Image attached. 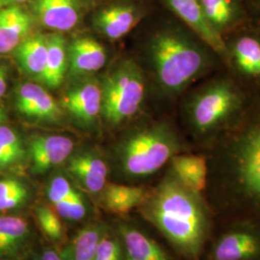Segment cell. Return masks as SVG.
<instances>
[{"instance_id":"21","label":"cell","mask_w":260,"mask_h":260,"mask_svg":"<svg viewBox=\"0 0 260 260\" xmlns=\"http://www.w3.org/2000/svg\"><path fill=\"white\" fill-rule=\"evenodd\" d=\"M148 192L141 186L106 184L101 194L103 206L109 212L117 215L129 213L143 204Z\"/></svg>"},{"instance_id":"16","label":"cell","mask_w":260,"mask_h":260,"mask_svg":"<svg viewBox=\"0 0 260 260\" xmlns=\"http://www.w3.org/2000/svg\"><path fill=\"white\" fill-rule=\"evenodd\" d=\"M31 18L19 6L0 10V54H7L26 39Z\"/></svg>"},{"instance_id":"14","label":"cell","mask_w":260,"mask_h":260,"mask_svg":"<svg viewBox=\"0 0 260 260\" xmlns=\"http://www.w3.org/2000/svg\"><path fill=\"white\" fill-rule=\"evenodd\" d=\"M17 108L26 118L39 121H58L61 111L55 100L37 84L25 83L19 87Z\"/></svg>"},{"instance_id":"30","label":"cell","mask_w":260,"mask_h":260,"mask_svg":"<svg viewBox=\"0 0 260 260\" xmlns=\"http://www.w3.org/2000/svg\"><path fill=\"white\" fill-rule=\"evenodd\" d=\"M94 260H124L123 245L116 229L112 230L108 226H103Z\"/></svg>"},{"instance_id":"18","label":"cell","mask_w":260,"mask_h":260,"mask_svg":"<svg viewBox=\"0 0 260 260\" xmlns=\"http://www.w3.org/2000/svg\"><path fill=\"white\" fill-rule=\"evenodd\" d=\"M35 12L46 27L66 32L78 22V9L74 0H37Z\"/></svg>"},{"instance_id":"4","label":"cell","mask_w":260,"mask_h":260,"mask_svg":"<svg viewBox=\"0 0 260 260\" xmlns=\"http://www.w3.org/2000/svg\"><path fill=\"white\" fill-rule=\"evenodd\" d=\"M244 98L229 78H217L192 93L186 105L189 126L200 139H213L228 129L244 109Z\"/></svg>"},{"instance_id":"24","label":"cell","mask_w":260,"mask_h":260,"mask_svg":"<svg viewBox=\"0 0 260 260\" xmlns=\"http://www.w3.org/2000/svg\"><path fill=\"white\" fill-rule=\"evenodd\" d=\"M237 70L243 75L260 77V40L253 36H241L236 39L230 51Z\"/></svg>"},{"instance_id":"15","label":"cell","mask_w":260,"mask_h":260,"mask_svg":"<svg viewBox=\"0 0 260 260\" xmlns=\"http://www.w3.org/2000/svg\"><path fill=\"white\" fill-rule=\"evenodd\" d=\"M33 231L26 218L0 216V260H13L27 249Z\"/></svg>"},{"instance_id":"33","label":"cell","mask_w":260,"mask_h":260,"mask_svg":"<svg viewBox=\"0 0 260 260\" xmlns=\"http://www.w3.org/2000/svg\"><path fill=\"white\" fill-rule=\"evenodd\" d=\"M27 0H0V7L8 6L11 4H17V3H22Z\"/></svg>"},{"instance_id":"11","label":"cell","mask_w":260,"mask_h":260,"mask_svg":"<svg viewBox=\"0 0 260 260\" xmlns=\"http://www.w3.org/2000/svg\"><path fill=\"white\" fill-rule=\"evenodd\" d=\"M75 142L63 135H41L33 138L29 145L32 172L45 175L60 166L73 154Z\"/></svg>"},{"instance_id":"23","label":"cell","mask_w":260,"mask_h":260,"mask_svg":"<svg viewBox=\"0 0 260 260\" xmlns=\"http://www.w3.org/2000/svg\"><path fill=\"white\" fill-rule=\"evenodd\" d=\"M17 48V59L23 71L42 80L47 64V37L38 35L27 38Z\"/></svg>"},{"instance_id":"28","label":"cell","mask_w":260,"mask_h":260,"mask_svg":"<svg viewBox=\"0 0 260 260\" xmlns=\"http://www.w3.org/2000/svg\"><path fill=\"white\" fill-rule=\"evenodd\" d=\"M24 153L25 149L17 132L6 125H0V170L19 163Z\"/></svg>"},{"instance_id":"19","label":"cell","mask_w":260,"mask_h":260,"mask_svg":"<svg viewBox=\"0 0 260 260\" xmlns=\"http://www.w3.org/2000/svg\"><path fill=\"white\" fill-rule=\"evenodd\" d=\"M107 60L104 47L92 38H78L70 47V69L75 75L94 73L103 69Z\"/></svg>"},{"instance_id":"34","label":"cell","mask_w":260,"mask_h":260,"mask_svg":"<svg viewBox=\"0 0 260 260\" xmlns=\"http://www.w3.org/2000/svg\"><path fill=\"white\" fill-rule=\"evenodd\" d=\"M5 118V111H4V107L0 104V122L4 120Z\"/></svg>"},{"instance_id":"31","label":"cell","mask_w":260,"mask_h":260,"mask_svg":"<svg viewBox=\"0 0 260 260\" xmlns=\"http://www.w3.org/2000/svg\"><path fill=\"white\" fill-rule=\"evenodd\" d=\"M30 260H63L60 251L51 246L41 245L31 255Z\"/></svg>"},{"instance_id":"9","label":"cell","mask_w":260,"mask_h":260,"mask_svg":"<svg viewBox=\"0 0 260 260\" xmlns=\"http://www.w3.org/2000/svg\"><path fill=\"white\" fill-rule=\"evenodd\" d=\"M68 172L78 186L92 196H101L106 186L108 167L93 150L76 151L68 159Z\"/></svg>"},{"instance_id":"22","label":"cell","mask_w":260,"mask_h":260,"mask_svg":"<svg viewBox=\"0 0 260 260\" xmlns=\"http://www.w3.org/2000/svg\"><path fill=\"white\" fill-rule=\"evenodd\" d=\"M104 224L90 223L80 229L60 251L63 260H94Z\"/></svg>"},{"instance_id":"2","label":"cell","mask_w":260,"mask_h":260,"mask_svg":"<svg viewBox=\"0 0 260 260\" xmlns=\"http://www.w3.org/2000/svg\"><path fill=\"white\" fill-rule=\"evenodd\" d=\"M216 174L225 199L260 214V102L242 110L223 132Z\"/></svg>"},{"instance_id":"32","label":"cell","mask_w":260,"mask_h":260,"mask_svg":"<svg viewBox=\"0 0 260 260\" xmlns=\"http://www.w3.org/2000/svg\"><path fill=\"white\" fill-rule=\"evenodd\" d=\"M7 90V79L6 74L2 68H0V98L4 95Z\"/></svg>"},{"instance_id":"10","label":"cell","mask_w":260,"mask_h":260,"mask_svg":"<svg viewBox=\"0 0 260 260\" xmlns=\"http://www.w3.org/2000/svg\"><path fill=\"white\" fill-rule=\"evenodd\" d=\"M173 10L198 37L210 47L214 52L223 58H230L222 34L219 33L206 19L200 0H166Z\"/></svg>"},{"instance_id":"25","label":"cell","mask_w":260,"mask_h":260,"mask_svg":"<svg viewBox=\"0 0 260 260\" xmlns=\"http://www.w3.org/2000/svg\"><path fill=\"white\" fill-rule=\"evenodd\" d=\"M47 57L42 81L49 88H57L63 83L65 76V41L62 36L54 34L47 37Z\"/></svg>"},{"instance_id":"1","label":"cell","mask_w":260,"mask_h":260,"mask_svg":"<svg viewBox=\"0 0 260 260\" xmlns=\"http://www.w3.org/2000/svg\"><path fill=\"white\" fill-rule=\"evenodd\" d=\"M139 207L145 219L178 253L188 260H198L211 229L203 196L183 185L170 170Z\"/></svg>"},{"instance_id":"8","label":"cell","mask_w":260,"mask_h":260,"mask_svg":"<svg viewBox=\"0 0 260 260\" xmlns=\"http://www.w3.org/2000/svg\"><path fill=\"white\" fill-rule=\"evenodd\" d=\"M47 204L63 221L78 223L87 219L92 206L83 190L75 180L58 174L51 177L46 187Z\"/></svg>"},{"instance_id":"13","label":"cell","mask_w":260,"mask_h":260,"mask_svg":"<svg viewBox=\"0 0 260 260\" xmlns=\"http://www.w3.org/2000/svg\"><path fill=\"white\" fill-rule=\"evenodd\" d=\"M62 105L75 119L90 124L102 111V87L94 81L78 84L65 93Z\"/></svg>"},{"instance_id":"27","label":"cell","mask_w":260,"mask_h":260,"mask_svg":"<svg viewBox=\"0 0 260 260\" xmlns=\"http://www.w3.org/2000/svg\"><path fill=\"white\" fill-rule=\"evenodd\" d=\"M200 2L206 19L219 33L230 27L235 19L236 10L233 0H200Z\"/></svg>"},{"instance_id":"17","label":"cell","mask_w":260,"mask_h":260,"mask_svg":"<svg viewBox=\"0 0 260 260\" xmlns=\"http://www.w3.org/2000/svg\"><path fill=\"white\" fill-rule=\"evenodd\" d=\"M170 162V170L177 179L191 191L202 195L208 177V164L205 155L178 153Z\"/></svg>"},{"instance_id":"5","label":"cell","mask_w":260,"mask_h":260,"mask_svg":"<svg viewBox=\"0 0 260 260\" xmlns=\"http://www.w3.org/2000/svg\"><path fill=\"white\" fill-rule=\"evenodd\" d=\"M182 144L169 124L153 123L133 131L117 150L121 174L130 179L154 175L180 153Z\"/></svg>"},{"instance_id":"20","label":"cell","mask_w":260,"mask_h":260,"mask_svg":"<svg viewBox=\"0 0 260 260\" xmlns=\"http://www.w3.org/2000/svg\"><path fill=\"white\" fill-rule=\"evenodd\" d=\"M140 16L131 6H111L102 10L94 19L95 26L111 40H118L129 33L139 21Z\"/></svg>"},{"instance_id":"29","label":"cell","mask_w":260,"mask_h":260,"mask_svg":"<svg viewBox=\"0 0 260 260\" xmlns=\"http://www.w3.org/2000/svg\"><path fill=\"white\" fill-rule=\"evenodd\" d=\"M38 225L49 241L59 244L65 240V228L62 218L48 204H39L34 208Z\"/></svg>"},{"instance_id":"6","label":"cell","mask_w":260,"mask_h":260,"mask_svg":"<svg viewBox=\"0 0 260 260\" xmlns=\"http://www.w3.org/2000/svg\"><path fill=\"white\" fill-rule=\"evenodd\" d=\"M103 118L111 124H119L135 116L146 94L143 73L135 62L124 60L106 75L102 86Z\"/></svg>"},{"instance_id":"3","label":"cell","mask_w":260,"mask_h":260,"mask_svg":"<svg viewBox=\"0 0 260 260\" xmlns=\"http://www.w3.org/2000/svg\"><path fill=\"white\" fill-rule=\"evenodd\" d=\"M147 50L158 85L170 94L183 92L213 66L210 47L177 30L157 32L149 40Z\"/></svg>"},{"instance_id":"7","label":"cell","mask_w":260,"mask_h":260,"mask_svg":"<svg viewBox=\"0 0 260 260\" xmlns=\"http://www.w3.org/2000/svg\"><path fill=\"white\" fill-rule=\"evenodd\" d=\"M208 260H260V223L244 221L230 226L211 244Z\"/></svg>"},{"instance_id":"12","label":"cell","mask_w":260,"mask_h":260,"mask_svg":"<svg viewBox=\"0 0 260 260\" xmlns=\"http://www.w3.org/2000/svg\"><path fill=\"white\" fill-rule=\"evenodd\" d=\"M116 230L123 245L124 260H175L162 246L135 223L121 221Z\"/></svg>"},{"instance_id":"26","label":"cell","mask_w":260,"mask_h":260,"mask_svg":"<svg viewBox=\"0 0 260 260\" xmlns=\"http://www.w3.org/2000/svg\"><path fill=\"white\" fill-rule=\"evenodd\" d=\"M31 199V190L27 184L17 178L0 179V212L20 208Z\"/></svg>"}]
</instances>
